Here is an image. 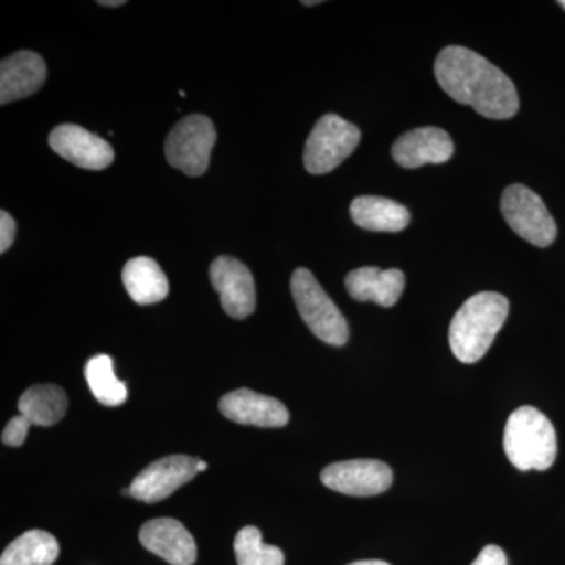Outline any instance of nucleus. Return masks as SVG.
<instances>
[{"mask_svg":"<svg viewBox=\"0 0 565 565\" xmlns=\"http://www.w3.org/2000/svg\"><path fill=\"white\" fill-rule=\"evenodd\" d=\"M434 71L440 87L455 102L473 107L482 117L508 120L519 111L514 82L467 47H445L435 61Z\"/></svg>","mask_w":565,"mask_h":565,"instance_id":"f257e3e1","label":"nucleus"},{"mask_svg":"<svg viewBox=\"0 0 565 565\" xmlns=\"http://www.w3.org/2000/svg\"><path fill=\"white\" fill-rule=\"evenodd\" d=\"M508 315L509 300L503 294L479 292L470 297L449 327V344L456 359L467 364L479 362L489 352Z\"/></svg>","mask_w":565,"mask_h":565,"instance_id":"f03ea898","label":"nucleus"},{"mask_svg":"<svg viewBox=\"0 0 565 565\" xmlns=\"http://www.w3.org/2000/svg\"><path fill=\"white\" fill-rule=\"evenodd\" d=\"M504 451L516 470H548L557 455L555 427L537 408H516L505 423Z\"/></svg>","mask_w":565,"mask_h":565,"instance_id":"7ed1b4c3","label":"nucleus"},{"mask_svg":"<svg viewBox=\"0 0 565 565\" xmlns=\"http://www.w3.org/2000/svg\"><path fill=\"white\" fill-rule=\"evenodd\" d=\"M291 291L303 322L319 340L330 345L348 343V321L310 270H294Z\"/></svg>","mask_w":565,"mask_h":565,"instance_id":"20e7f679","label":"nucleus"},{"mask_svg":"<svg viewBox=\"0 0 565 565\" xmlns=\"http://www.w3.org/2000/svg\"><path fill=\"white\" fill-rule=\"evenodd\" d=\"M360 139L355 125L334 114L323 115L305 145V169L313 174L332 172L355 151Z\"/></svg>","mask_w":565,"mask_h":565,"instance_id":"39448f33","label":"nucleus"},{"mask_svg":"<svg viewBox=\"0 0 565 565\" xmlns=\"http://www.w3.org/2000/svg\"><path fill=\"white\" fill-rule=\"evenodd\" d=\"M215 140L217 132L210 118L204 115H189L167 137V161L189 177H200L210 167Z\"/></svg>","mask_w":565,"mask_h":565,"instance_id":"423d86ee","label":"nucleus"},{"mask_svg":"<svg viewBox=\"0 0 565 565\" xmlns=\"http://www.w3.org/2000/svg\"><path fill=\"white\" fill-rule=\"evenodd\" d=\"M501 212L505 222L520 237L535 247L555 243L557 226L544 200L526 185H509L501 196Z\"/></svg>","mask_w":565,"mask_h":565,"instance_id":"0eeeda50","label":"nucleus"},{"mask_svg":"<svg viewBox=\"0 0 565 565\" xmlns=\"http://www.w3.org/2000/svg\"><path fill=\"white\" fill-rule=\"evenodd\" d=\"M321 481L327 489L349 497H374L390 489L393 471L381 460H344L323 468Z\"/></svg>","mask_w":565,"mask_h":565,"instance_id":"6e6552de","label":"nucleus"},{"mask_svg":"<svg viewBox=\"0 0 565 565\" xmlns=\"http://www.w3.org/2000/svg\"><path fill=\"white\" fill-rule=\"evenodd\" d=\"M210 277L226 315L243 321L255 311V280L245 264L232 256H218L211 264Z\"/></svg>","mask_w":565,"mask_h":565,"instance_id":"1a4fd4ad","label":"nucleus"},{"mask_svg":"<svg viewBox=\"0 0 565 565\" xmlns=\"http://www.w3.org/2000/svg\"><path fill=\"white\" fill-rule=\"evenodd\" d=\"M196 460L189 456H169L148 465L134 479L131 497L143 503H158L195 478Z\"/></svg>","mask_w":565,"mask_h":565,"instance_id":"9d476101","label":"nucleus"},{"mask_svg":"<svg viewBox=\"0 0 565 565\" xmlns=\"http://www.w3.org/2000/svg\"><path fill=\"white\" fill-rule=\"evenodd\" d=\"M50 145L61 158L85 170H104L114 162L109 141L77 125H61L51 132Z\"/></svg>","mask_w":565,"mask_h":565,"instance_id":"9b49d317","label":"nucleus"},{"mask_svg":"<svg viewBox=\"0 0 565 565\" xmlns=\"http://www.w3.org/2000/svg\"><path fill=\"white\" fill-rule=\"evenodd\" d=\"M222 415L243 426L282 427L289 422L285 404L248 388L225 394L218 403Z\"/></svg>","mask_w":565,"mask_h":565,"instance_id":"f8f14e48","label":"nucleus"},{"mask_svg":"<svg viewBox=\"0 0 565 565\" xmlns=\"http://www.w3.org/2000/svg\"><path fill=\"white\" fill-rule=\"evenodd\" d=\"M140 542L148 552L154 553L172 565H193L196 561L195 539L188 527L174 519H156L140 530Z\"/></svg>","mask_w":565,"mask_h":565,"instance_id":"ddd939ff","label":"nucleus"},{"mask_svg":"<svg viewBox=\"0 0 565 565\" xmlns=\"http://www.w3.org/2000/svg\"><path fill=\"white\" fill-rule=\"evenodd\" d=\"M455 152L449 134L440 128H418L405 132L393 145V159L404 169H418L426 163H444Z\"/></svg>","mask_w":565,"mask_h":565,"instance_id":"4468645a","label":"nucleus"},{"mask_svg":"<svg viewBox=\"0 0 565 565\" xmlns=\"http://www.w3.org/2000/svg\"><path fill=\"white\" fill-rule=\"evenodd\" d=\"M46 63L36 52L20 51L0 63V104L28 98L43 87Z\"/></svg>","mask_w":565,"mask_h":565,"instance_id":"2eb2a0df","label":"nucleus"},{"mask_svg":"<svg viewBox=\"0 0 565 565\" xmlns=\"http://www.w3.org/2000/svg\"><path fill=\"white\" fill-rule=\"evenodd\" d=\"M404 288L405 277L399 269L360 267L345 277V289L352 299L359 302H374L385 308L399 302Z\"/></svg>","mask_w":565,"mask_h":565,"instance_id":"dca6fc26","label":"nucleus"},{"mask_svg":"<svg viewBox=\"0 0 565 565\" xmlns=\"http://www.w3.org/2000/svg\"><path fill=\"white\" fill-rule=\"evenodd\" d=\"M351 217L360 228L367 232H403L411 223L407 207L382 196H359L353 200Z\"/></svg>","mask_w":565,"mask_h":565,"instance_id":"f3484780","label":"nucleus"},{"mask_svg":"<svg viewBox=\"0 0 565 565\" xmlns=\"http://www.w3.org/2000/svg\"><path fill=\"white\" fill-rule=\"evenodd\" d=\"M122 285L134 302L139 305L161 302L170 289L161 266L148 256H137L126 263L122 269Z\"/></svg>","mask_w":565,"mask_h":565,"instance_id":"a211bd4d","label":"nucleus"},{"mask_svg":"<svg viewBox=\"0 0 565 565\" xmlns=\"http://www.w3.org/2000/svg\"><path fill=\"white\" fill-rule=\"evenodd\" d=\"M20 415L32 426L50 427L61 422L68 411V397L57 385H33L25 390L18 403Z\"/></svg>","mask_w":565,"mask_h":565,"instance_id":"6ab92c4d","label":"nucleus"},{"mask_svg":"<svg viewBox=\"0 0 565 565\" xmlns=\"http://www.w3.org/2000/svg\"><path fill=\"white\" fill-rule=\"evenodd\" d=\"M61 555V545L46 531L32 530L14 539L0 557V565H52Z\"/></svg>","mask_w":565,"mask_h":565,"instance_id":"aec40b11","label":"nucleus"},{"mask_svg":"<svg viewBox=\"0 0 565 565\" xmlns=\"http://www.w3.org/2000/svg\"><path fill=\"white\" fill-rule=\"evenodd\" d=\"M85 379L93 396L107 407H118L128 399V388L115 375L114 362L109 355H96L88 360Z\"/></svg>","mask_w":565,"mask_h":565,"instance_id":"412c9836","label":"nucleus"},{"mask_svg":"<svg viewBox=\"0 0 565 565\" xmlns=\"http://www.w3.org/2000/svg\"><path fill=\"white\" fill-rule=\"evenodd\" d=\"M237 565H285V555L278 546L266 545L262 531L245 526L234 539Z\"/></svg>","mask_w":565,"mask_h":565,"instance_id":"4be33fe9","label":"nucleus"},{"mask_svg":"<svg viewBox=\"0 0 565 565\" xmlns=\"http://www.w3.org/2000/svg\"><path fill=\"white\" fill-rule=\"evenodd\" d=\"M31 426V422L24 418V416H14V418H11L10 423L7 424L6 429H3L2 444L13 446V448H20V446L24 445Z\"/></svg>","mask_w":565,"mask_h":565,"instance_id":"5701e85b","label":"nucleus"},{"mask_svg":"<svg viewBox=\"0 0 565 565\" xmlns=\"http://www.w3.org/2000/svg\"><path fill=\"white\" fill-rule=\"evenodd\" d=\"M17 237V223L9 212H0V253L9 250Z\"/></svg>","mask_w":565,"mask_h":565,"instance_id":"b1692460","label":"nucleus"},{"mask_svg":"<svg viewBox=\"0 0 565 565\" xmlns=\"http://www.w3.org/2000/svg\"><path fill=\"white\" fill-rule=\"evenodd\" d=\"M471 565H508V557L500 546L487 545Z\"/></svg>","mask_w":565,"mask_h":565,"instance_id":"393cba45","label":"nucleus"},{"mask_svg":"<svg viewBox=\"0 0 565 565\" xmlns=\"http://www.w3.org/2000/svg\"><path fill=\"white\" fill-rule=\"evenodd\" d=\"M99 6L104 7H121L125 6V0H104V2H98Z\"/></svg>","mask_w":565,"mask_h":565,"instance_id":"a878e982","label":"nucleus"},{"mask_svg":"<svg viewBox=\"0 0 565 565\" xmlns=\"http://www.w3.org/2000/svg\"><path fill=\"white\" fill-rule=\"evenodd\" d=\"M349 565H390V564L384 563V561H356V563H352Z\"/></svg>","mask_w":565,"mask_h":565,"instance_id":"bb28decb","label":"nucleus"},{"mask_svg":"<svg viewBox=\"0 0 565 565\" xmlns=\"http://www.w3.org/2000/svg\"><path fill=\"white\" fill-rule=\"evenodd\" d=\"M196 470H199V473H202V471L207 470V463L204 460H196Z\"/></svg>","mask_w":565,"mask_h":565,"instance_id":"cd10ccee","label":"nucleus"},{"mask_svg":"<svg viewBox=\"0 0 565 565\" xmlns=\"http://www.w3.org/2000/svg\"><path fill=\"white\" fill-rule=\"evenodd\" d=\"M318 3L321 2H319V0H316V2H303V6H318Z\"/></svg>","mask_w":565,"mask_h":565,"instance_id":"c85d7f7f","label":"nucleus"},{"mask_svg":"<svg viewBox=\"0 0 565 565\" xmlns=\"http://www.w3.org/2000/svg\"><path fill=\"white\" fill-rule=\"evenodd\" d=\"M561 6H563L564 10H565V0H563V2H561Z\"/></svg>","mask_w":565,"mask_h":565,"instance_id":"c756f323","label":"nucleus"}]
</instances>
